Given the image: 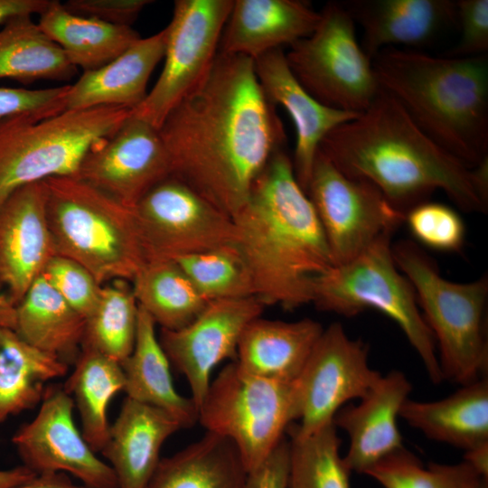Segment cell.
<instances>
[{
    "instance_id": "obj_1",
    "label": "cell",
    "mask_w": 488,
    "mask_h": 488,
    "mask_svg": "<svg viewBox=\"0 0 488 488\" xmlns=\"http://www.w3.org/2000/svg\"><path fill=\"white\" fill-rule=\"evenodd\" d=\"M171 176L233 217L286 136L254 60L219 52L201 83L158 128Z\"/></svg>"
},
{
    "instance_id": "obj_2",
    "label": "cell",
    "mask_w": 488,
    "mask_h": 488,
    "mask_svg": "<svg viewBox=\"0 0 488 488\" xmlns=\"http://www.w3.org/2000/svg\"><path fill=\"white\" fill-rule=\"evenodd\" d=\"M319 150L345 175L376 186L405 215L436 190L463 211L487 212L488 160L467 166L383 89L366 110L328 133Z\"/></svg>"
},
{
    "instance_id": "obj_3",
    "label": "cell",
    "mask_w": 488,
    "mask_h": 488,
    "mask_svg": "<svg viewBox=\"0 0 488 488\" xmlns=\"http://www.w3.org/2000/svg\"><path fill=\"white\" fill-rule=\"evenodd\" d=\"M233 244L252 277L255 296L286 310L312 303L314 279L333 266L314 208L280 148L232 217Z\"/></svg>"
},
{
    "instance_id": "obj_4",
    "label": "cell",
    "mask_w": 488,
    "mask_h": 488,
    "mask_svg": "<svg viewBox=\"0 0 488 488\" xmlns=\"http://www.w3.org/2000/svg\"><path fill=\"white\" fill-rule=\"evenodd\" d=\"M381 89L435 143L474 168L488 160V55L436 57L388 47L372 58Z\"/></svg>"
},
{
    "instance_id": "obj_5",
    "label": "cell",
    "mask_w": 488,
    "mask_h": 488,
    "mask_svg": "<svg viewBox=\"0 0 488 488\" xmlns=\"http://www.w3.org/2000/svg\"><path fill=\"white\" fill-rule=\"evenodd\" d=\"M44 183L57 254L84 267L102 286L132 281L148 262L134 209L76 176L51 177Z\"/></svg>"
},
{
    "instance_id": "obj_6",
    "label": "cell",
    "mask_w": 488,
    "mask_h": 488,
    "mask_svg": "<svg viewBox=\"0 0 488 488\" xmlns=\"http://www.w3.org/2000/svg\"><path fill=\"white\" fill-rule=\"evenodd\" d=\"M399 269L411 283L418 307L438 347L443 380L467 385L488 368L485 310L488 277L467 283L443 277L432 258L414 241L392 244Z\"/></svg>"
},
{
    "instance_id": "obj_7",
    "label": "cell",
    "mask_w": 488,
    "mask_h": 488,
    "mask_svg": "<svg viewBox=\"0 0 488 488\" xmlns=\"http://www.w3.org/2000/svg\"><path fill=\"white\" fill-rule=\"evenodd\" d=\"M131 114L127 108L101 106L1 118L0 204L23 185L76 176L87 153Z\"/></svg>"
},
{
    "instance_id": "obj_8",
    "label": "cell",
    "mask_w": 488,
    "mask_h": 488,
    "mask_svg": "<svg viewBox=\"0 0 488 488\" xmlns=\"http://www.w3.org/2000/svg\"><path fill=\"white\" fill-rule=\"evenodd\" d=\"M392 235H382L352 260L333 265L318 276L312 303L319 310L346 317L372 308L391 318L420 357L431 381L437 384L443 377L436 342L411 283L396 265Z\"/></svg>"
},
{
    "instance_id": "obj_9",
    "label": "cell",
    "mask_w": 488,
    "mask_h": 488,
    "mask_svg": "<svg viewBox=\"0 0 488 488\" xmlns=\"http://www.w3.org/2000/svg\"><path fill=\"white\" fill-rule=\"evenodd\" d=\"M294 420H297L295 381L254 376L235 361L211 381L198 408V422L206 432L235 445L248 473L267 459Z\"/></svg>"
},
{
    "instance_id": "obj_10",
    "label": "cell",
    "mask_w": 488,
    "mask_h": 488,
    "mask_svg": "<svg viewBox=\"0 0 488 488\" xmlns=\"http://www.w3.org/2000/svg\"><path fill=\"white\" fill-rule=\"evenodd\" d=\"M320 14L314 31L285 53L287 65L316 100L361 114L381 89L372 60L362 50L356 23L342 3L326 4Z\"/></svg>"
},
{
    "instance_id": "obj_11",
    "label": "cell",
    "mask_w": 488,
    "mask_h": 488,
    "mask_svg": "<svg viewBox=\"0 0 488 488\" xmlns=\"http://www.w3.org/2000/svg\"><path fill=\"white\" fill-rule=\"evenodd\" d=\"M233 0H176L166 26L164 64L143 102L132 110L157 129L210 71Z\"/></svg>"
},
{
    "instance_id": "obj_12",
    "label": "cell",
    "mask_w": 488,
    "mask_h": 488,
    "mask_svg": "<svg viewBox=\"0 0 488 488\" xmlns=\"http://www.w3.org/2000/svg\"><path fill=\"white\" fill-rule=\"evenodd\" d=\"M324 232L333 265L347 263L405 222L381 192L342 173L318 150L306 188Z\"/></svg>"
},
{
    "instance_id": "obj_13",
    "label": "cell",
    "mask_w": 488,
    "mask_h": 488,
    "mask_svg": "<svg viewBox=\"0 0 488 488\" xmlns=\"http://www.w3.org/2000/svg\"><path fill=\"white\" fill-rule=\"evenodd\" d=\"M368 346L339 323L324 329L295 380L297 425L286 431L311 435L333 422L352 399H361L381 377L368 361Z\"/></svg>"
},
{
    "instance_id": "obj_14",
    "label": "cell",
    "mask_w": 488,
    "mask_h": 488,
    "mask_svg": "<svg viewBox=\"0 0 488 488\" xmlns=\"http://www.w3.org/2000/svg\"><path fill=\"white\" fill-rule=\"evenodd\" d=\"M134 212L148 261L174 260L234 240L232 218L171 175L146 192Z\"/></svg>"
},
{
    "instance_id": "obj_15",
    "label": "cell",
    "mask_w": 488,
    "mask_h": 488,
    "mask_svg": "<svg viewBox=\"0 0 488 488\" xmlns=\"http://www.w3.org/2000/svg\"><path fill=\"white\" fill-rule=\"evenodd\" d=\"M63 386L45 389L39 411L12 437L23 465L35 474L63 473L87 488H117L113 470L96 455L73 419Z\"/></svg>"
},
{
    "instance_id": "obj_16",
    "label": "cell",
    "mask_w": 488,
    "mask_h": 488,
    "mask_svg": "<svg viewBox=\"0 0 488 488\" xmlns=\"http://www.w3.org/2000/svg\"><path fill=\"white\" fill-rule=\"evenodd\" d=\"M170 175L169 156L158 129L131 114L87 153L76 177L134 209Z\"/></svg>"
},
{
    "instance_id": "obj_17",
    "label": "cell",
    "mask_w": 488,
    "mask_h": 488,
    "mask_svg": "<svg viewBox=\"0 0 488 488\" xmlns=\"http://www.w3.org/2000/svg\"><path fill=\"white\" fill-rule=\"evenodd\" d=\"M264 308L256 296L210 301L184 327L161 329L159 342L170 363L187 380L197 408L207 393L213 369L224 360H236L243 331Z\"/></svg>"
},
{
    "instance_id": "obj_18",
    "label": "cell",
    "mask_w": 488,
    "mask_h": 488,
    "mask_svg": "<svg viewBox=\"0 0 488 488\" xmlns=\"http://www.w3.org/2000/svg\"><path fill=\"white\" fill-rule=\"evenodd\" d=\"M55 255L44 181L19 187L0 204V280L16 305Z\"/></svg>"
},
{
    "instance_id": "obj_19",
    "label": "cell",
    "mask_w": 488,
    "mask_h": 488,
    "mask_svg": "<svg viewBox=\"0 0 488 488\" xmlns=\"http://www.w3.org/2000/svg\"><path fill=\"white\" fill-rule=\"evenodd\" d=\"M412 385L399 371L381 375L356 405L343 407L333 424L345 431L350 439L343 457L351 472L365 474L389 455L404 448L398 418L408 399Z\"/></svg>"
},
{
    "instance_id": "obj_20",
    "label": "cell",
    "mask_w": 488,
    "mask_h": 488,
    "mask_svg": "<svg viewBox=\"0 0 488 488\" xmlns=\"http://www.w3.org/2000/svg\"><path fill=\"white\" fill-rule=\"evenodd\" d=\"M259 84L274 105L290 116L296 133L292 159L296 178L306 192L314 161L324 136L360 114L327 107L311 96L290 70L285 52L276 49L254 60Z\"/></svg>"
},
{
    "instance_id": "obj_21",
    "label": "cell",
    "mask_w": 488,
    "mask_h": 488,
    "mask_svg": "<svg viewBox=\"0 0 488 488\" xmlns=\"http://www.w3.org/2000/svg\"><path fill=\"white\" fill-rule=\"evenodd\" d=\"M363 31L361 46L372 58L382 49L427 46L457 27L456 1L351 0L342 3Z\"/></svg>"
},
{
    "instance_id": "obj_22",
    "label": "cell",
    "mask_w": 488,
    "mask_h": 488,
    "mask_svg": "<svg viewBox=\"0 0 488 488\" xmlns=\"http://www.w3.org/2000/svg\"><path fill=\"white\" fill-rule=\"evenodd\" d=\"M182 428L166 411L126 397L100 453L117 488H145L166 439Z\"/></svg>"
},
{
    "instance_id": "obj_23",
    "label": "cell",
    "mask_w": 488,
    "mask_h": 488,
    "mask_svg": "<svg viewBox=\"0 0 488 488\" xmlns=\"http://www.w3.org/2000/svg\"><path fill=\"white\" fill-rule=\"evenodd\" d=\"M321 18L299 0H233L219 52L257 59L309 36Z\"/></svg>"
},
{
    "instance_id": "obj_24",
    "label": "cell",
    "mask_w": 488,
    "mask_h": 488,
    "mask_svg": "<svg viewBox=\"0 0 488 488\" xmlns=\"http://www.w3.org/2000/svg\"><path fill=\"white\" fill-rule=\"evenodd\" d=\"M166 27L146 38H140L108 64L84 71L70 84L65 109H84L101 106L134 109L145 99L148 80L164 58Z\"/></svg>"
},
{
    "instance_id": "obj_25",
    "label": "cell",
    "mask_w": 488,
    "mask_h": 488,
    "mask_svg": "<svg viewBox=\"0 0 488 488\" xmlns=\"http://www.w3.org/2000/svg\"><path fill=\"white\" fill-rule=\"evenodd\" d=\"M323 330L318 322L309 318L285 322L259 316L243 331L235 361L254 376L293 382Z\"/></svg>"
},
{
    "instance_id": "obj_26",
    "label": "cell",
    "mask_w": 488,
    "mask_h": 488,
    "mask_svg": "<svg viewBox=\"0 0 488 488\" xmlns=\"http://www.w3.org/2000/svg\"><path fill=\"white\" fill-rule=\"evenodd\" d=\"M399 417L430 439L472 449L488 442V380L483 377L436 401L408 399Z\"/></svg>"
},
{
    "instance_id": "obj_27",
    "label": "cell",
    "mask_w": 488,
    "mask_h": 488,
    "mask_svg": "<svg viewBox=\"0 0 488 488\" xmlns=\"http://www.w3.org/2000/svg\"><path fill=\"white\" fill-rule=\"evenodd\" d=\"M155 325L139 306L134 348L121 363L124 391L127 398L166 411L182 428L191 427L198 422V408L191 398L181 395L174 388L170 361L156 335Z\"/></svg>"
},
{
    "instance_id": "obj_28",
    "label": "cell",
    "mask_w": 488,
    "mask_h": 488,
    "mask_svg": "<svg viewBox=\"0 0 488 488\" xmlns=\"http://www.w3.org/2000/svg\"><path fill=\"white\" fill-rule=\"evenodd\" d=\"M247 475L235 445L206 432L174 455L161 458L145 488H244Z\"/></svg>"
},
{
    "instance_id": "obj_29",
    "label": "cell",
    "mask_w": 488,
    "mask_h": 488,
    "mask_svg": "<svg viewBox=\"0 0 488 488\" xmlns=\"http://www.w3.org/2000/svg\"><path fill=\"white\" fill-rule=\"evenodd\" d=\"M38 24L83 72L108 64L141 38L131 26L76 15L56 0L40 14Z\"/></svg>"
},
{
    "instance_id": "obj_30",
    "label": "cell",
    "mask_w": 488,
    "mask_h": 488,
    "mask_svg": "<svg viewBox=\"0 0 488 488\" xmlns=\"http://www.w3.org/2000/svg\"><path fill=\"white\" fill-rule=\"evenodd\" d=\"M86 319L40 275L16 305L17 334L33 346L64 361L81 346Z\"/></svg>"
},
{
    "instance_id": "obj_31",
    "label": "cell",
    "mask_w": 488,
    "mask_h": 488,
    "mask_svg": "<svg viewBox=\"0 0 488 488\" xmlns=\"http://www.w3.org/2000/svg\"><path fill=\"white\" fill-rule=\"evenodd\" d=\"M68 363L11 328L0 329V423L42 401L47 381L63 377Z\"/></svg>"
},
{
    "instance_id": "obj_32",
    "label": "cell",
    "mask_w": 488,
    "mask_h": 488,
    "mask_svg": "<svg viewBox=\"0 0 488 488\" xmlns=\"http://www.w3.org/2000/svg\"><path fill=\"white\" fill-rule=\"evenodd\" d=\"M125 377L119 362L88 348H81L64 389L71 397L81 424V434L94 452H100L109 429L108 407L124 391Z\"/></svg>"
},
{
    "instance_id": "obj_33",
    "label": "cell",
    "mask_w": 488,
    "mask_h": 488,
    "mask_svg": "<svg viewBox=\"0 0 488 488\" xmlns=\"http://www.w3.org/2000/svg\"><path fill=\"white\" fill-rule=\"evenodd\" d=\"M76 72L61 48L32 15L14 16L0 29V80L67 81Z\"/></svg>"
},
{
    "instance_id": "obj_34",
    "label": "cell",
    "mask_w": 488,
    "mask_h": 488,
    "mask_svg": "<svg viewBox=\"0 0 488 488\" xmlns=\"http://www.w3.org/2000/svg\"><path fill=\"white\" fill-rule=\"evenodd\" d=\"M132 282L137 305L161 329L184 327L208 303L173 259L149 260Z\"/></svg>"
},
{
    "instance_id": "obj_35",
    "label": "cell",
    "mask_w": 488,
    "mask_h": 488,
    "mask_svg": "<svg viewBox=\"0 0 488 488\" xmlns=\"http://www.w3.org/2000/svg\"><path fill=\"white\" fill-rule=\"evenodd\" d=\"M139 306L123 280L102 286L99 300L86 319L81 348L98 352L120 364L134 348Z\"/></svg>"
},
{
    "instance_id": "obj_36",
    "label": "cell",
    "mask_w": 488,
    "mask_h": 488,
    "mask_svg": "<svg viewBox=\"0 0 488 488\" xmlns=\"http://www.w3.org/2000/svg\"><path fill=\"white\" fill-rule=\"evenodd\" d=\"M289 472L287 488H351L341 439L333 422L305 436L287 431Z\"/></svg>"
},
{
    "instance_id": "obj_37",
    "label": "cell",
    "mask_w": 488,
    "mask_h": 488,
    "mask_svg": "<svg viewBox=\"0 0 488 488\" xmlns=\"http://www.w3.org/2000/svg\"><path fill=\"white\" fill-rule=\"evenodd\" d=\"M174 260L207 302L255 296L249 270L233 243Z\"/></svg>"
},
{
    "instance_id": "obj_38",
    "label": "cell",
    "mask_w": 488,
    "mask_h": 488,
    "mask_svg": "<svg viewBox=\"0 0 488 488\" xmlns=\"http://www.w3.org/2000/svg\"><path fill=\"white\" fill-rule=\"evenodd\" d=\"M365 474L383 488H488L467 462L455 465L430 463L427 467L405 447L389 455Z\"/></svg>"
},
{
    "instance_id": "obj_39",
    "label": "cell",
    "mask_w": 488,
    "mask_h": 488,
    "mask_svg": "<svg viewBox=\"0 0 488 488\" xmlns=\"http://www.w3.org/2000/svg\"><path fill=\"white\" fill-rule=\"evenodd\" d=\"M405 221L413 237L428 248L446 252L459 251L463 248L465 224L449 206L424 202L406 213Z\"/></svg>"
},
{
    "instance_id": "obj_40",
    "label": "cell",
    "mask_w": 488,
    "mask_h": 488,
    "mask_svg": "<svg viewBox=\"0 0 488 488\" xmlns=\"http://www.w3.org/2000/svg\"><path fill=\"white\" fill-rule=\"evenodd\" d=\"M41 275L81 316L87 319L92 314L103 286L88 269L57 254L48 261Z\"/></svg>"
},
{
    "instance_id": "obj_41",
    "label": "cell",
    "mask_w": 488,
    "mask_h": 488,
    "mask_svg": "<svg viewBox=\"0 0 488 488\" xmlns=\"http://www.w3.org/2000/svg\"><path fill=\"white\" fill-rule=\"evenodd\" d=\"M70 84L40 89L0 87V119L15 115L52 116L65 109Z\"/></svg>"
},
{
    "instance_id": "obj_42",
    "label": "cell",
    "mask_w": 488,
    "mask_h": 488,
    "mask_svg": "<svg viewBox=\"0 0 488 488\" xmlns=\"http://www.w3.org/2000/svg\"><path fill=\"white\" fill-rule=\"evenodd\" d=\"M460 37L447 57L466 58L487 54L488 0H457Z\"/></svg>"
},
{
    "instance_id": "obj_43",
    "label": "cell",
    "mask_w": 488,
    "mask_h": 488,
    "mask_svg": "<svg viewBox=\"0 0 488 488\" xmlns=\"http://www.w3.org/2000/svg\"><path fill=\"white\" fill-rule=\"evenodd\" d=\"M149 0H69V12L114 25L131 26Z\"/></svg>"
},
{
    "instance_id": "obj_44",
    "label": "cell",
    "mask_w": 488,
    "mask_h": 488,
    "mask_svg": "<svg viewBox=\"0 0 488 488\" xmlns=\"http://www.w3.org/2000/svg\"><path fill=\"white\" fill-rule=\"evenodd\" d=\"M289 440L284 437L267 459L248 473L244 488H287Z\"/></svg>"
},
{
    "instance_id": "obj_45",
    "label": "cell",
    "mask_w": 488,
    "mask_h": 488,
    "mask_svg": "<svg viewBox=\"0 0 488 488\" xmlns=\"http://www.w3.org/2000/svg\"><path fill=\"white\" fill-rule=\"evenodd\" d=\"M51 0H0V24L18 15L40 14Z\"/></svg>"
},
{
    "instance_id": "obj_46",
    "label": "cell",
    "mask_w": 488,
    "mask_h": 488,
    "mask_svg": "<svg viewBox=\"0 0 488 488\" xmlns=\"http://www.w3.org/2000/svg\"><path fill=\"white\" fill-rule=\"evenodd\" d=\"M10 488H87L75 483L70 477L63 473L35 474L26 482Z\"/></svg>"
},
{
    "instance_id": "obj_47",
    "label": "cell",
    "mask_w": 488,
    "mask_h": 488,
    "mask_svg": "<svg viewBox=\"0 0 488 488\" xmlns=\"http://www.w3.org/2000/svg\"><path fill=\"white\" fill-rule=\"evenodd\" d=\"M464 460L482 477L488 478V442L465 451Z\"/></svg>"
},
{
    "instance_id": "obj_48",
    "label": "cell",
    "mask_w": 488,
    "mask_h": 488,
    "mask_svg": "<svg viewBox=\"0 0 488 488\" xmlns=\"http://www.w3.org/2000/svg\"><path fill=\"white\" fill-rule=\"evenodd\" d=\"M16 305L0 280V329L15 327Z\"/></svg>"
},
{
    "instance_id": "obj_49",
    "label": "cell",
    "mask_w": 488,
    "mask_h": 488,
    "mask_svg": "<svg viewBox=\"0 0 488 488\" xmlns=\"http://www.w3.org/2000/svg\"><path fill=\"white\" fill-rule=\"evenodd\" d=\"M35 474L24 465L10 469H0V488H10L28 481Z\"/></svg>"
}]
</instances>
